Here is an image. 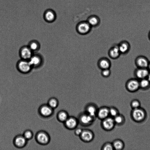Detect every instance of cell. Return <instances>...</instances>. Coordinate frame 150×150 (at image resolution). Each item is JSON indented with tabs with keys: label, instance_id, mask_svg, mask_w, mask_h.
<instances>
[{
	"label": "cell",
	"instance_id": "cell-22",
	"mask_svg": "<svg viewBox=\"0 0 150 150\" xmlns=\"http://www.w3.org/2000/svg\"><path fill=\"white\" fill-rule=\"evenodd\" d=\"M28 46L34 52H37L40 48V45L39 42L35 40H31L29 42Z\"/></svg>",
	"mask_w": 150,
	"mask_h": 150
},
{
	"label": "cell",
	"instance_id": "cell-26",
	"mask_svg": "<svg viewBox=\"0 0 150 150\" xmlns=\"http://www.w3.org/2000/svg\"><path fill=\"white\" fill-rule=\"evenodd\" d=\"M139 83L140 88L143 89H147L150 86V82L146 78L139 80Z\"/></svg>",
	"mask_w": 150,
	"mask_h": 150
},
{
	"label": "cell",
	"instance_id": "cell-17",
	"mask_svg": "<svg viewBox=\"0 0 150 150\" xmlns=\"http://www.w3.org/2000/svg\"><path fill=\"white\" fill-rule=\"evenodd\" d=\"M118 47L121 54H126L129 52L131 48L129 43L126 40L121 41L118 44Z\"/></svg>",
	"mask_w": 150,
	"mask_h": 150
},
{
	"label": "cell",
	"instance_id": "cell-23",
	"mask_svg": "<svg viewBox=\"0 0 150 150\" xmlns=\"http://www.w3.org/2000/svg\"><path fill=\"white\" fill-rule=\"evenodd\" d=\"M69 116L67 112L64 110H62L58 113L57 118L58 121L63 123L68 118Z\"/></svg>",
	"mask_w": 150,
	"mask_h": 150
},
{
	"label": "cell",
	"instance_id": "cell-10",
	"mask_svg": "<svg viewBox=\"0 0 150 150\" xmlns=\"http://www.w3.org/2000/svg\"><path fill=\"white\" fill-rule=\"evenodd\" d=\"M98 108V106L96 104L91 102L86 105L84 108V112L96 118Z\"/></svg>",
	"mask_w": 150,
	"mask_h": 150
},
{
	"label": "cell",
	"instance_id": "cell-19",
	"mask_svg": "<svg viewBox=\"0 0 150 150\" xmlns=\"http://www.w3.org/2000/svg\"><path fill=\"white\" fill-rule=\"evenodd\" d=\"M44 18L47 22L51 23L54 21L56 18L55 12L52 9L47 10L44 14Z\"/></svg>",
	"mask_w": 150,
	"mask_h": 150
},
{
	"label": "cell",
	"instance_id": "cell-18",
	"mask_svg": "<svg viewBox=\"0 0 150 150\" xmlns=\"http://www.w3.org/2000/svg\"><path fill=\"white\" fill-rule=\"evenodd\" d=\"M53 110L48 105H44L40 107L39 111L40 113L42 116L48 117L52 114Z\"/></svg>",
	"mask_w": 150,
	"mask_h": 150
},
{
	"label": "cell",
	"instance_id": "cell-33",
	"mask_svg": "<svg viewBox=\"0 0 150 150\" xmlns=\"http://www.w3.org/2000/svg\"><path fill=\"white\" fill-rule=\"evenodd\" d=\"M23 136L27 140H30L33 137V133L31 131L27 130L25 132Z\"/></svg>",
	"mask_w": 150,
	"mask_h": 150
},
{
	"label": "cell",
	"instance_id": "cell-34",
	"mask_svg": "<svg viewBox=\"0 0 150 150\" xmlns=\"http://www.w3.org/2000/svg\"><path fill=\"white\" fill-rule=\"evenodd\" d=\"M83 131V129L81 128L77 127L74 130V134L77 136H79L82 134Z\"/></svg>",
	"mask_w": 150,
	"mask_h": 150
},
{
	"label": "cell",
	"instance_id": "cell-4",
	"mask_svg": "<svg viewBox=\"0 0 150 150\" xmlns=\"http://www.w3.org/2000/svg\"><path fill=\"white\" fill-rule=\"evenodd\" d=\"M134 120L137 122H141L145 120L146 116L145 110L140 108L133 109L131 113Z\"/></svg>",
	"mask_w": 150,
	"mask_h": 150
},
{
	"label": "cell",
	"instance_id": "cell-31",
	"mask_svg": "<svg viewBox=\"0 0 150 150\" xmlns=\"http://www.w3.org/2000/svg\"><path fill=\"white\" fill-rule=\"evenodd\" d=\"M88 23L91 26H95L98 25V20L95 17H92L89 19Z\"/></svg>",
	"mask_w": 150,
	"mask_h": 150
},
{
	"label": "cell",
	"instance_id": "cell-30",
	"mask_svg": "<svg viewBox=\"0 0 150 150\" xmlns=\"http://www.w3.org/2000/svg\"><path fill=\"white\" fill-rule=\"evenodd\" d=\"M131 106L133 109H136L140 108L141 104L138 100H135L132 101Z\"/></svg>",
	"mask_w": 150,
	"mask_h": 150
},
{
	"label": "cell",
	"instance_id": "cell-7",
	"mask_svg": "<svg viewBox=\"0 0 150 150\" xmlns=\"http://www.w3.org/2000/svg\"><path fill=\"white\" fill-rule=\"evenodd\" d=\"M64 126L70 130H74L79 125L78 118L74 116H70L67 120L63 123Z\"/></svg>",
	"mask_w": 150,
	"mask_h": 150
},
{
	"label": "cell",
	"instance_id": "cell-21",
	"mask_svg": "<svg viewBox=\"0 0 150 150\" xmlns=\"http://www.w3.org/2000/svg\"><path fill=\"white\" fill-rule=\"evenodd\" d=\"M27 142V139L22 135H19L17 136L15 139L14 143L18 147H23L26 145Z\"/></svg>",
	"mask_w": 150,
	"mask_h": 150
},
{
	"label": "cell",
	"instance_id": "cell-12",
	"mask_svg": "<svg viewBox=\"0 0 150 150\" xmlns=\"http://www.w3.org/2000/svg\"><path fill=\"white\" fill-rule=\"evenodd\" d=\"M149 61L146 57L140 56L135 59V63L137 68H147Z\"/></svg>",
	"mask_w": 150,
	"mask_h": 150
},
{
	"label": "cell",
	"instance_id": "cell-15",
	"mask_svg": "<svg viewBox=\"0 0 150 150\" xmlns=\"http://www.w3.org/2000/svg\"><path fill=\"white\" fill-rule=\"evenodd\" d=\"M77 31L80 35H85L88 34L91 30V26L88 23H82L77 27Z\"/></svg>",
	"mask_w": 150,
	"mask_h": 150
},
{
	"label": "cell",
	"instance_id": "cell-16",
	"mask_svg": "<svg viewBox=\"0 0 150 150\" xmlns=\"http://www.w3.org/2000/svg\"><path fill=\"white\" fill-rule=\"evenodd\" d=\"M121 54L118 44L113 45L109 50L108 52L109 57L113 59L118 58Z\"/></svg>",
	"mask_w": 150,
	"mask_h": 150
},
{
	"label": "cell",
	"instance_id": "cell-27",
	"mask_svg": "<svg viewBox=\"0 0 150 150\" xmlns=\"http://www.w3.org/2000/svg\"><path fill=\"white\" fill-rule=\"evenodd\" d=\"M59 104L58 100L55 98H52L49 100L48 105L53 109L56 108Z\"/></svg>",
	"mask_w": 150,
	"mask_h": 150
},
{
	"label": "cell",
	"instance_id": "cell-25",
	"mask_svg": "<svg viewBox=\"0 0 150 150\" xmlns=\"http://www.w3.org/2000/svg\"><path fill=\"white\" fill-rule=\"evenodd\" d=\"M116 125H121L125 122V118L124 116L120 113L113 118Z\"/></svg>",
	"mask_w": 150,
	"mask_h": 150
},
{
	"label": "cell",
	"instance_id": "cell-1",
	"mask_svg": "<svg viewBox=\"0 0 150 150\" xmlns=\"http://www.w3.org/2000/svg\"><path fill=\"white\" fill-rule=\"evenodd\" d=\"M77 118L79 124L84 127L91 125L96 119V118L92 116L84 111L80 113Z\"/></svg>",
	"mask_w": 150,
	"mask_h": 150
},
{
	"label": "cell",
	"instance_id": "cell-37",
	"mask_svg": "<svg viewBox=\"0 0 150 150\" xmlns=\"http://www.w3.org/2000/svg\"><path fill=\"white\" fill-rule=\"evenodd\" d=\"M148 37L149 40H150V31H149L148 34Z\"/></svg>",
	"mask_w": 150,
	"mask_h": 150
},
{
	"label": "cell",
	"instance_id": "cell-32",
	"mask_svg": "<svg viewBox=\"0 0 150 150\" xmlns=\"http://www.w3.org/2000/svg\"><path fill=\"white\" fill-rule=\"evenodd\" d=\"M101 74L103 77L107 78L110 77L111 74V71L110 69L102 70Z\"/></svg>",
	"mask_w": 150,
	"mask_h": 150
},
{
	"label": "cell",
	"instance_id": "cell-36",
	"mask_svg": "<svg viewBox=\"0 0 150 150\" xmlns=\"http://www.w3.org/2000/svg\"><path fill=\"white\" fill-rule=\"evenodd\" d=\"M147 69L148 70L149 72H150V61H149Z\"/></svg>",
	"mask_w": 150,
	"mask_h": 150
},
{
	"label": "cell",
	"instance_id": "cell-20",
	"mask_svg": "<svg viewBox=\"0 0 150 150\" xmlns=\"http://www.w3.org/2000/svg\"><path fill=\"white\" fill-rule=\"evenodd\" d=\"M98 66L102 70L110 69L111 66V62L108 58H102L99 60Z\"/></svg>",
	"mask_w": 150,
	"mask_h": 150
},
{
	"label": "cell",
	"instance_id": "cell-3",
	"mask_svg": "<svg viewBox=\"0 0 150 150\" xmlns=\"http://www.w3.org/2000/svg\"><path fill=\"white\" fill-rule=\"evenodd\" d=\"M44 58L42 56L37 52H34L29 60L33 68H38L41 67L44 63Z\"/></svg>",
	"mask_w": 150,
	"mask_h": 150
},
{
	"label": "cell",
	"instance_id": "cell-29",
	"mask_svg": "<svg viewBox=\"0 0 150 150\" xmlns=\"http://www.w3.org/2000/svg\"><path fill=\"white\" fill-rule=\"evenodd\" d=\"M102 150H113L114 148L112 143L107 142L105 143L101 147Z\"/></svg>",
	"mask_w": 150,
	"mask_h": 150
},
{
	"label": "cell",
	"instance_id": "cell-5",
	"mask_svg": "<svg viewBox=\"0 0 150 150\" xmlns=\"http://www.w3.org/2000/svg\"><path fill=\"white\" fill-rule=\"evenodd\" d=\"M101 121L102 127L103 130L107 131H112L116 125L113 118L110 116Z\"/></svg>",
	"mask_w": 150,
	"mask_h": 150
},
{
	"label": "cell",
	"instance_id": "cell-13",
	"mask_svg": "<svg viewBox=\"0 0 150 150\" xmlns=\"http://www.w3.org/2000/svg\"><path fill=\"white\" fill-rule=\"evenodd\" d=\"M37 141L42 145H46L50 141V137L48 133L44 131L38 132L36 136Z\"/></svg>",
	"mask_w": 150,
	"mask_h": 150
},
{
	"label": "cell",
	"instance_id": "cell-8",
	"mask_svg": "<svg viewBox=\"0 0 150 150\" xmlns=\"http://www.w3.org/2000/svg\"><path fill=\"white\" fill-rule=\"evenodd\" d=\"M93 132L90 129H85L79 136L80 140L84 142L89 143L92 141L94 138Z\"/></svg>",
	"mask_w": 150,
	"mask_h": 150
},
{
	"label": "cell",
	"instance_id": "cell-11",
	"mask_svg": "<svg viewBox=\"0 0 150 150\" xmlns=\"http://www.w3.org/2000/svg\"><path fill=\"white\" fill-rule=\"evenodd\" d=\"M109 116V107L104 106L99 108L96 117L102 121Z\"/></svg>",
	"mask_w": 150,
	"mask_h": 150
},
{
	"label": "cell",
	"instance_id": "cell-28",
	"mask_svg": "<svg viewBox=\"0 0 150 150\" xmlns=\"http://www.w3.org/2000/svg\"><path fill=\"white\" fill-rule=\"evenodd\" d=\"M110 116L114 118L119 114V111L118 109L114 106L109 107Z\"/></svg>",
	"mask_w": 150,
	"mask_h": 150
},
{
	"label": "cell",
	"instance_id": "cell-14",
	"mask_svg": "<svg viewBox=\"0 0 150 150\" xmlns=\"http://www.w3.org/2000/svg\"><path fill=\"white\" fill-rule=\"evenodd\" d=\"M149 72L147 68H137L134 72V76L139 80L146 78Z\"/></svg>",
	"mask_w": 150,
	"mask_h": 150
},
{
	"label": "cell",
	"instance_id": "cell-35",
	"mask_svg": "<svg viewBox=\"0 0 150 150\" xmlns=\"http://www.w3.org/2000/svg\"><path fill=\"white\" fill-rule=\"evenodd\" d=\"M146 79L150 82V72L149 73V74H148V76L146 78Z\"/></svg>",
	"mask_w": 150,
	"mask_h": 150
},
{
	"label": "cell",
	"instance_id": "cell-9",
	"mask_svg": "<svg viewBox=\"0 0 150 150\" xmlns=\"http://www.w3.org/2000/svg\"><path fill=\"white\" fill-rule=\"evenodd\" d=\"M127 90L131 92H135L140 88L139 80L136 78L128 80L125 84Z\"/></svg>",
	"mask_w": 150,
	"mask_h": 150
},
{
	"label": "cell",
	"instance_id": "cell-6",
	"mask_svg": "<svg viewBox=\"0 0 150 150\" xmlns=\"http://www.w3.org/2000/svg\"><path fill=\"white\" fill-rule=\"evenodd\" d=\"M34 53L28 45L21 47L19 51V54L21 59L28 60L33 56Z\"/></svg>",
	"mask_w": 150,
	"mask_h": 150
},
{
	"label": "cell",
	"instance_id": "cell-24",
	"mask_svg": "<svg viewBox=\"0 0 150 150\" xmlns=\"http://www.w3.org/2000/svg\"><path fill=\"white\" fill-rule=\"evenodd\" d=\"M114 149L116 150H121L124 147L123 142L119 139H115L112 142Z\"/></svg>",
	"mask_w": 150,
	"mask_h": 150
},
{
	"label": "cell",
	"instance_id": "cell-2",
	"mask_svg": "<svg viewBox=\"0 0 150 150\" xmlns=\"http://www.w3.org/2000/svg\"><path fill=\"white\" fill-rule=\"evenodd\" d=\"M16 68L19 72L23 74L29 73L33 69L29 60L22 59H20L17 62Z\"/></svg>",
	"mask_w": 150,
	"mask_h": 150
}]
</instances>
